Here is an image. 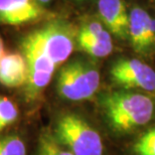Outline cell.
Listing matches in <instances>:
<instances>
[{
  "label": "cell",
  "instance_id": "obj_11",
  "mask_svg": "<svg viewBox=\"0 0 155 155\" xmlns=\"http://www.w3.org/2000/svg\"><path fill=\"white\" fill-rule=\"evenodd\" d=\"M77 41L82 51L94 58H106L113 51L111 35L106 29L93 35H77Z\"/></svg>",
  "mask_w": 155,
  "mask_h": 155
},
{
  "label": "cell",
  "instance_id": "obj_3",
  "mask_svg": "<svg viewBox=\"0 0 155 155\" xmlns=\"http://www.w3.org/2000/svg\"><path fill=\"white\" fill-rule=\"evenodd\" d=\"M101 84L97 67L90 61L76 58L60 70L57 80V92L63 100L82 102L93 98Z\"/></svg>",
  "mask_w": 155,
  "mask_h": 155
},
{
  "label": "cell",
  "instance_id": "obj_16",
  "mask_svg": "<svg viewBox=\"0 0 155 155\" xmlns=\"http://www.w3.org/2000/svg\"><path fill=\"white\" fill-rule=\"evenodd\" d=\"M103 30H105V29L101 22H98V21H92V22L85 24V25L80 29V31L78 32V35H93L100 33L103 31Z\"/></svg>",
  "mask_w": 155,
  "mask_h": 155
},
{
  "label": "cell",
  "instance_id": "obj_13",
  "mask_svg": "<svg viewBox=\"0 0 155 155\" xmlns=\"http://www.w3.org/2000/svg\"><path fill=\"white\" fill-rule=\"evenodd\" d=\"M0 155H27L25 141L16 133L0 136Z\"/></svg>",
  "mask_w": 155,
  "mask_h": 155
},
{
  "label": "cell",
  "instance_id": "obj_9",
  "mask_svg": "<svg viewBox=\"0 0 155 155\" xmlns=\"http://www.w3.org/2000/svg\"><path fill=\"white\" fill-rule=\"evenodd\" d=\"M28 76L27 63L22 54H4L0 58V84L8 88L25 86Z\"/></svg>",
  "mask_w": 155,
  "mask_h": 155
},
{
  "label": "cell",
  "instance_id": "obj_2",
  "mask_svg": "<svg viewBox=\"0 0 155 155\" xmlns=\"http://www.w3.org/2000/svg\"><path fill=\"white\" fill-rule=\"evenodd\" d=\"M51 133L74 155H105L101 133L78 113L64 112L58 115Z\"/></svg>",
  "mask_w": 155,
  "mask_h": 155
},
{
  "label": "cell",
  "instance_id": "obj_18",
  "mask_svg": "<svg viewBox=\"0 0 155 155\" xmlns=\"http://www.w3.org/2000/svg\"><path fill=\"white\" fill-rule=\"evenodd\" d=\"M4 55V45H3L2 39L0 38V58Z\"/></svg>",
  "mask_w": 155,
  "mask_h": 155
},
{
  "label": "cell",
  "instance_id": "obj_20",
  "mask_svg": "<svg viewBox=\"0 0 155 155\" xmlns=\"http://www.w3.org/2000/svg\"><path fill=\"white\" fill-rule=\"evenodd\" d=\"M151 1H152V2H154V3H155V0H151Z\"/></svg>",
  "mask_w": 155,
  "mask_h": 155
},
{
  "label": "cell",
  "instance_id": "obj_5",
  "mask_svg": "<svg viewBox=\"0 0 155 155\" xmlns=\"http://www.w3.org/2000/svg\"><path fill=\"white\" fill-rule=\"evenodd\" d=\"M21 48L28 70L25 96L28 101H35L51 83L58 67L26 38H24L21 42Z\"/></svg>",
  "mask_w": 155,
  "mask_h": 155
},
{
  "label": "cell",
  "instance_id": "obj_7",
  "mask_svg": "<svg viewBox=\"0 0 155 155\" xmlns=\"http://www.w3.org/2000/svg\"><path fill=\"white\" fill-rule=\"evenodd\" d=\"M45 10L35 0H0V22L22 25L43 17Z\"/></svg>",
  "mask_w": 155,
  "mask_h": 155
},
{
  "label": "cell",
  "instance_id": "obj_14",
  "mask_svg": "<svg viewBox=\"0 0 155 155\" xmlns=\"http://www.w3.org/2000/svg\"><path fill=\"white\" fill-rule=\"evenodd\" d=\"M135 155H155V126L139 136L133 144Z\"/></svg>",
  "mask_w": 155,
  "mask_h": 155
},
{
  "label": "cell",
  "instance_id": "obj_19",
  "mask_svg": "<svg viewBox=\"0 0 155 155\" xmlns=\"http://www.w3.org/2000/svg\"><path fill=\"white\" fill-rule=\"evenodd\" d=\"M35 1H36L38 3V4H45V3H48L51 2V0H35Z\"/></svg>",
  "mask_w": 155,
  "mask_h": 155
},
{
  "label": "cell",
  "instance_id": "obj_17",
  "mask_svg": "<svg viewBox=\"0 0 155 155\" xmlns=\"http://www.w3.org/2000/svg\"><path fill=\"white\" fill-rule=\"evenodd\" d=\"M147 35H148V40H149V45L151 48L155 46V18L152 16H149L147 24Z\"/></svg>",
  "mask_w": 155,
  "mask_h": 155
},
{
  "label": "cell",
  "instance_id": "obj_8",
  "mask_svg": "<svg viewBox=\"0 0 155 155\" xmlns=\"http://www.w3.org/2000/svg\"><path fill=\"white\" fill-rule=\"evenodd\" d=\"M99 14L109 32L117 38H128L129 13L123 0H99Z\"/></svg>",
  "mask_w": 155,
  "mask_h": 155
},
{
  "label": "cell",
  "instance_id": "obj_1",
  "mask_svg": "<svg viewBox=\"0 0 155 155\" xmlns=\"http://www.w3.org/2000/svg\"><path fill=\"white\" fill-rule=\"evenodd\" d=\"M101 108L112 131L127 134L146 126L155 115V103L144 93L117 91L104 95Z\"/></svg>",
  "mask_w": 155,
  "mask_h": 155
},
{
  "label": "cell",
  "instance_id": "obj_10",
  "mask_svg": "<svg viewBox=\"0 0 155 155\" xmlns=\"http://www.w3.org/2000/svg\"><path fill=\"white\" fill-rule=\"evenodd\" d=\"M150 14L141 7H134L129 12L128 38L132 48L138 54H147L151 49L147 35V24Z\"/></svg>",
  "mask_w": 155,
  "mask_h": 155
},
{
  "label": "cell",
  "instance_id": "obj_6",
  "mask_svg": "<svg viewBox=\"0 0 155 155\" xmlns=\"http://www.w3.org/2000/svg\"><path fill=\"white\" fill-rule=\"evenodd\" d=\"M110 77L115 85L126 90L155 93V71L137 58H119L111 66Z\"/></svg>",
  "mask_w": 155,
  "mask_h": 155
},
{
  "label": "cell",
  "instance_id": "obj_4",
  "mask_svg": "<svg viewBox=\"0 0 155 155\" xmlns=\"http://www.w3.org/2000/svg\"><path fill=\"white\" fill-rule=\"evenodd\" d=\"M25 38L38 48L57 67L69 60L75 48L76 32L64 21H51Z\"/></svg>",
  "mask_w": 155,
  "mask_h": 155
},
{
  "label": "cell",
  "instance_id": "obj_12",
  "mask_svg": "<svg viewBox=\"0 0 155 155\" xmlns=\"http://www.w3.org/2000/svg\"><path fill=\"white\" fill-rule=\"evenodd\" d=\"M35 155H74L64 146L51 131H45L40 134Z\"/></svg>",
  "mask_w": 155,
  "mask_h": 155
},
{
  "label": "cell",
  "instance_id": "obj_15",
  "mask_svg": "<svg viewBox=\"0 0 155 155\" xmlns=\"http://www.w3.org/2000/svg\"><path fill=\"white\" fill-rule=\"evenodd\" d=\"M18 118V109L8 98L0 96V132L11 126Z\"/></svg>",
  "mask_w": 155,
  "mask_h": 155
}]
</instances>
